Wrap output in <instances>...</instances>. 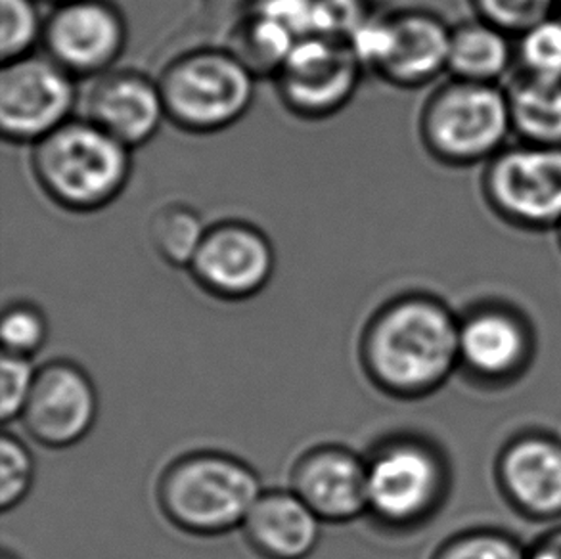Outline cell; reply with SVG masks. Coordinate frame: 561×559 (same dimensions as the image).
I'll use <instances>...</instances> for the list:
<instances>
[{
  "mask_svg": "<svg viewBox=\"0 0 561 559\" xmlns=\"http://www.w3.org/2000/svg\"><path fill=\"white\" fill-rule=\"evenodd\" d=\"M228 41V50L234 54L253 76L276 77L299 37L288 27L268 20L265 15L245 12L242 20L236 23Z\"/></svg>",
  "mask_w": 561,
  "mask_h": 559,
  "instance_id": "obj_21",
  "label": "cell"
},
{
  "mask_svg": "<svg viewBox=\"0 0 561 559\" xmlns=\"http://www.w3.org/2000/svg\"><path fill=\"white\" fill-rule=\"evenodd\" d=\"M556 235H558V242H560V246H561V225H560V228H558V230H556Z\"/></svg>",
  "mask_w": 561,
  "mask_h": 559,
  "instance_id": "obj_34",
  "label": "cell"
},
{
  "mask_svg": "<svg viewBox=\"0 0 561 559\" xmlns=\"http://www.w3.org/2000/svg\"><path fill=\"white\" fill-rule=\"evenodd\" d=\"M531 559H561V533L550 538L547 545L540 546L539 550L533 554Z\"/></svg>",
  "mask_w": 561,
  "mask_h": 559,
  "instance_id": "obj_32",
  "label": "cell"
},
{
  "mask_svg": "<svg viewBox=\"0 0 561 559\" xmlns=\"http://www.w3.org/2000/svg\"><path fill=\"white\" fill-rule=\"evenodd\" d=\"M366 468L368 514L389 527L417 522L439 497V460L416 441L394 438L379 445Z\"/></svg>",
  "mask_w": 561,
  "mask_h": 559,
  "instance_id": "obj_11",
  "label": "cell"
},
{
  "mask_svg": "<svg viewBox=\"0 0 561 559\" xmlns=\"http://www.w3.org/2000/svg\"><path fill=\"white\" fill-rule=\"evenodd\" d=\"M558 14H561V0H558Z\"/></svg>",
  "mask_w": 561,
  "mask_h": 559,
  "instance_id": "obj_36",
  "label": "cell"
},
{
  "mask_svg": "<svg viewBox=\"0 0 561 559\" xmlns=\"http://www.w3.org/2000/svg\"><path fill=\"white\" fill-rule=\"evenodd\" d=\"M460 358V326L439 301L404 295L374 315L360 341L366 376L394 397L439 386Z\"/></svg>",
  "mask_w": 561,
  "mask_h": 559,
  "instance_id": "obj_1",
  "label": "cell"
},
{
  "mask_svg": "<svg viewBox=\"0 0 561 559\" xmlns=\"http://www.w3.org/2000/svg\"><path fill=\"white\" fill-rule=\"evenodd\" d=\"M45 20L35 0H0V56L4 61L18 60L38 41H43Z\"/></svg>",
  "mask_w": 561,
  "mask_h": 559,
  "instance_id": "obj_24",
  "label": "cell"
},
{
  "mask_svg": "<svg viewBox=\"0 0 561 559\" xmlns=\"http://www.w3.org/2000/svg\"><path fill=\"white\" fill-rule=\"evenodd\" d=\"M46 56L76 79L114 69L127 46V22L112 0H66L45 20Z\"/></svg>",
  "mask_w": 561,
  "mask_h": 559,
  "instance_id": "obj_9",
  "label": "cell"
},
{
  "mask_svg": "<svg viewBox=\"0 0 561 559\" xmlns=\"http://www.w3.org/2000/svg\"><path fill=\"white\" fill-rule=\"evenodd\" d=\"M291 491L320 522H353L368 512L366 461L345 446H317L296 461Z\"/></svg>",
  "mask_w": 561,
  "mask_h": 559,
  "instance_id": "obj_14",
  "label": "cell"
},
{
  "mask_svg": "<svg viewBox=\"0 0 561 559\" xmlns=\"http://www.w3.org/2000/svg\"><path fill=\"white\" fill-rule=\"evenodd\" d=\"M473 15L508 31L514 37L558 12V0H468Z\"/></svg>",
  "mask_w": 561,
  "mask_h": 559,
  "instance_id": "obj_27",
  "label": "cell"
},
{
  "mask_svg": "<svg viewBox=\"0 0 561 559\" xmlns=\"http://www.w3.org/2000/svg\"><path fill=\"white\" fill-rule=\"evenodd\" d=\"M516 71L561 83V14L548 15L517 35Z\"/></svg>",
  "mask_w": 561,
  "mask_h": 559,
  "instance_id": "obj_23",
  "label": "cell"
},
{
  "mask_svg": "<svg viewBox=\"0 0 561 559\" xmlns=\"http://www.w3.org/2000/svg\"><path fill=\"white\" fill-rule=\"evenodd\" d=\"M481 196L508 227L556 232L561 225V146L508 144L483 166Z\"/></svg>",
  "mask_w": 561,
  "mask_h": 559,
  "instance_id": "obj_6",
  "label": "cell"
},
{
  "mask_svg": "<svg viewBox=\"0 0 561 559\" xmlns=\"http://www.w3.org/2000/svg\"><path fill=\"white\" fill-rule=\"evenodd\" d=\"M37 370L25 356L2 355L0 363V418L10 423L22 418L35 386Z\"/></svg>",
  "mask_w": 561,
  "mask_h": 559,
  "instance_id": "obj_28",
  "label": "cell"
},
{
  "mask_svg": "<svg viewBox=\"0 0 561 559\" xmlns=\"http://www.w3.org/2000/svg\"><path fill=\"white\" fill-rule=\"evenodd\" d=\"M504 91L512 133L519 142L561 146V83L516 71Z\"/></svg>",
  "mask_w": 561,
  "mask_h": 559,
  "instance_id": "obj_20",
  "label": "cell"
},
{
  "mask_svg": "<svg viewBox=\"0 0 561 559\" xmlns=\"http://www.w3.org/2000/svg\"><path fill=\"white\" fill-rule=\"evenodd\" d=\"M516 73V37L483 18L453 25L448 77L471 83L504 84Z\"/></svg>",
  "mask_w": 561,
  "mask_h": 559,
  "instance_id": "obj_17",
  "label": "cell"
},
{
  "mask_svg": "<svg viewBox=\"0 0 561 559\" xmlns=\"http://www.w3.org/2000/svg\"><path fill=\"white\" fill-rule=\"evenodd\" d=\"M35 464L27 446L14 435L0 438V507L8 512L18 506L33 487Z\"/></svg>",
  "mask_w": 561,
  "mask_h": 559,
  "instance_id": "obj_26",
  "label": "cell"
},
{
  "mask_svg": "<svg viewBox=\"0 0 561 559\" xmlns=\"http://www.w3.org/2000/svg\"><path fill=\"white\" fill-rule=\"evenodd\" d=\"M79 102L76 77L48 56L27 54L0 71V130L15 144H37L69 122Z\"/></svg>",
  "mask_w": 561,
  "mask_h": 559,
  "instance_id": "obj_7",
  "label": "cell"
},
{
  "mask_svg": "<svg viewBox=\"0 0 561 559\" xmlns=\"http://www.w3.org/2000/svg\"><path fill=\"white\" fill-rule=\"evenodd\" d=\"M510 494L535 514L561 512V446L547 438L517 443L504 460Z\"/></svg>",
  "mask_w": 561,
  "mask_h": 559,
  "instance_id": "obj_18",
  "label": "cell"
},
{
  "mask_svg": "<svg viewBox=\"0 0 561 559\" xmlns=\"http://www.w3.org/2000/svg\"><path fill=\"white\" fill-rule=\"evenodd\" d=\"M257 474L234 456L186 454L160 479L161 512L176 529L196 537H217L240 527L261 497Z\"/></svg>",
  "mask_w": 561,
  "mask_h": 559,
  "instance_id": "obj_3",
  "label": "cell"
},
{
  "mask_svg": "<svg viewBox=\"0 0 561 559\" xmlns=\"http://www.w3.org/2000/svg\"><path fill=\"white\" fill-rule=\"evenodd\" d=\"M54 4H60V2H66V0H50Z\"/></svg>",
  "mask_w": 561,
  "mask_h": 559,
  "instance_id": "obj_35",
  "label": "cell"
},
{
  "mask_svg": "<svg viewBox=\"0 0 561 559\" xmlns=\"http://www.w3.org/2000/svg\"><path fill=\"white\" fill-rule=\"evenodd\" d=\"M31 171L61 209L100 212L127 189L133 150L81 115L33 144Z\"/></svg>",
  "mask_w": 561,
  "mask_h": 559,
  "instance_id": "obj_2",
  "label": "cell"
},
{
  "mask_svg": "<svg viewBox=\"0 0 561 559\" xmlns=\"http://www.w3.org/2000/svg\"><path fill=\"white\" fill-rule=\"evenodd\" d=\"M96 417L99 395L89 374L77 364L56 361L37 372L20 420L41 445L68 448L91 433Z\"/></svg>",
  "mask_w": 561,
  "mask_h": 559,
  "instance_id": "obj_12",
  "label": "cell"
},
{
  "mask_svg": "<svg viewBox=\"0 0 561 559\" xmlns=\"http://www.w3.org/2000/svg\"><path fill=\"white\" fill-rule=\"evenodd\" d=\"M255 79L228 48H196L169 61L158 83L169 122L192 135H213L250 112Z\"/></svg>",
  "mask_w": 561,
  "mask_h": 559,
  "instance_id": "obj_5",
  "label": "cell"
},
{
  "mask_svg": "<svg viewBox=\"0 0 561 559\" xmlns=\"http://www.w3.org/2000/svg\"><path fill=\"white\" fill-rule=\"evenodd\" d=\"M48 338L45 315L31 303L10 305L0 322V340L7 355L31 358L41 351Z\"/></svg>",
  "mask_w": 561,
  "mask_h": 559,
  "instance_id": "obj_25",
  "label": "cell"
},
{
  "mask_svg": "<svg viewBox=\"0 0 561 559\" xmlns=\"http://www.w3.org/2000/svg\"><path fill=\"white\" fill-rule=\"evenodd\" d=\"M207 230L204 217L194 207L175 202L153 213L150 242L168 265L190 269Z\"/></svg>",
  "mask_w": 561,
  "mask_h": 559,
  "instance_id": "obj_22",
  "label": "cell"
},
{
  "mask_svg": "<svg viewBox=\"0 0 561 559\" xmlns=\"http://www.w3.org/2000/svg\"><path fill=\"white\" fill-rule=\"evenodd\" d=\"M524 351L522 326L501 310H483L460 326V358L486 376L516 368Z\"/></svg>",
  "mask_w": 561,
  "mask_h": 559,
  "instance_id": "obj_19",
  "label": "cell"
},
{
  "mask_svg": "<svg viewBox=\"0 0 561 559\" xmlns=\"http://www.w3.org/2000/svg\"><path fill=\"white\" fill-rule=\"evenodd\" d=\"M83 117L135 150L158 135L168 114L158 79L135 69H110L92 79Z\"/></svg>",
  "mask_w": 561,
  "mask_h": 559,
  "instance_id": "obj_13",
  "label": "cell"
},
{
  "mask_svg": "<svg viewBox=\"0 0 561 559\" xmlns=\"http://www.w3.org/2000/svg\"><path fill=\"white\" fill-rule=\"evenodd\" d=\"M274 266L268 236L251 223L228 219L209 227L188 271L213 297L243 301L265 289Z\"/></svg>",
  "mask_w": 561,
  "mask_h": 559,
  "instance_id": "obj_10",
  "label": "cell"
},
{
  "mask_svg": "<svg viewBox=\"0 0 561 559\" xmlns=\"http://www.w3.org/2000/svg\"><path fill=\"white\" fill-rule=\"evenodd\" d=\"M417 130L425 151L440 166H485L514 137L504 84L448 77L425 99Z\"/></svg>",
  "mask_w": 561,
  "mask_h": 559,
  "instance_id": "obj_4",
  "label": "cell"
},
{
  "mask_svg": "<svg viewBox=\"0 0 561 559\" xmlns=\"http://www.w3.org/2000/svg\"><path fill=\"white\" fill-rule=\"evenodd\" d=\"M453 25L432 10L404 8L389 14V45L376 76L397 89H422L448 73Z\"/></svg>",
  "mask_w": 561,
  "mask_h": 559,
  "instance_id": "obj_15",
  "label": "cell"
},
{
  "mask_svg": "<svg viewBox=\"0 0 561 559\" xmlns=\"http://www.w3.org/2000/svg\"><path fill=\"white\" fill-rule=\"evenodd\" d=\"M2 559H18V558H15V556H12V554L7 552V550H4V552H2Z\"/></svg>",
  "mask_w": 561,
  "mask_h": 559,
  "instance_id": "obj_33",
  "label": "cell"
},
{
  "mask_svg": "<svg viewBox=\"0 0 561 559\" xmlns=\"http://www.w3.org/2000/svg\"><path fill=\"white\" fill-rule=\"evenodd\" d=\"M439 559H525L516 546L501 537H470L445 548Z\"/></svg>",
  "mask_w": 561,
  "mask_h": 559,
  "instance_id": "obj_31",
  "label": "cell"
},
{
  "mask_svg": "<svg viewBox=\"0 0 561 559\" xmlns=\"http://www.w3.org/2000/svg\"><path fill=\"white\" fill-rule=\"evenodd\" d=\"M373 14L370 0H317L312 35L347 41Z\"/></svg>",
  "mask_w": 561,
  "mask_h": 559,
  "instance_id": "obj_29",
  "label": "cell"
},
{
  "mask_svg": "<svg viewBox=\"0 0 561 559\" xmlns=\"http://www.w3.org/2000/svg\"><path fill=\"white\" fill-rule=\"evenodd\" d=\"M242 527L265 559H307L319 545L320 520L294 491L263 492Z\"/></svg>",
  "mask_w": 561,
  "mask_h": 559,
  "instance_id": "obj_16",
  "label": "cell"
},
{
  "mask_svg": "<svg viewBox=\"0 0 561 559\" xmlns=\"http://www.w3.org/2000/svg\"><path fill=\"white\" fill-rule=\"evenodd\" d=\"M248 12L265 15L301 38L314 33L317 0H251Z\"/></svg>",
  "mask_w": 561,
  "mask_h": 559,
  "instance_id": "obj_30",
  "label": "cell"
},
{
  "mask_svg": "<svg viewBox=\"0 0 561 559\" xmlns=\"http://www.w3.org/2000/svg\"><path fill=\"white\" fill-rule=\"evenodd\" d=\"M363 66L343 38L307 35L297 41L274 77L282 104L301 119H327L357 92Z\"/></svg>",
  "mask_w": 561,
  "mask_h": 559,
  "instance_id": "obj_8",
  "label": "cell"
}]
</instances>
